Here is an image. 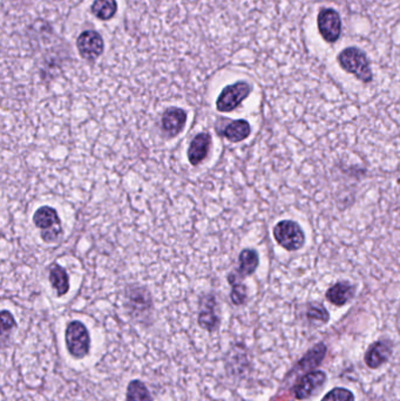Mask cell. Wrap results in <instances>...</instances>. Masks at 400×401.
<instances>
[{"label": "cell", "mask_w": 400, "mask_h": 401, "mask_svg": "<svg viewBox=\"0 0 400 401\" xmlns=\"http://www.w3.org/2000/svg\"><path fill=\"white\" fill-rule=\"evenodd\" d=\"M338 61L343 70L356 75L360 81L368 84L372 80V72L368 58L358 48H350L344 50L339 54Z\"/></svg>", "instance_id": "obj_1"}, {"label": "cell", "mask_w": 400, "mask_h": 401, "mask_svg": "<svg viewBox=\"0 0 400 401\" xmlns=\"http://www.w3.org/2000/svg\"><path fill=\"white\" fill-rule=\"evenodd\" d=\"M33 223L41 229V238L45 243H55L62 235V222L58 212L52 207H41L33 215Z\"/></svg>", "instance_id": "obj_2"}, {"label": "cell", "mask_w": 400, "mask_h": 401, "mask_svg": "<svg viewBox=\"0 0 400 401\" xmlns=\"http://www.w3.org/2000/svg\"><path fill=\"white\" fill-rule=\"evenodd\" d=\"M273 238L277 243L287 251H296L306 243V235L299 223L282 221L273 228Z\"/></svg>", "instance_id": "obj_3"}, {"label": "cell", "mask_w": 400, "mask_h": 401, "mask_svg": "<svg viewBox=\"0 0 400 401\" xmlns=\"http://www.w3.org/2000/svg\"><path fill=\"white\" fill-rule=\"evenodd\" d=\"M66 347L73 357L84 358L91 347V337L81 321H71L66 328Z\"/></svg>", "instance_id": "obj_4"}, {"label": "cell", "mask_w": 400, "mask_h": 401, "mask_svg": "<svg viewBox=\"0 0 400 401\" xmlns=\"http://www.w3.org/2000/svg\"><path fill=\"white\" fill-rule=\"evenodd\" d=\"M251 93L250 85L238 81L227 86L216 100V110L221 113H229L243 103Z\"/></svg>", "instance_id": "obj_5"}, {"label": "cell", "mask_w": 400, "mask_h": 401, "mask_svg": "<svg viewBox=\"0 0 400 401\" xmlns=\"http://www.w3.org/2000/svg\"><path fill=\"white\" fill-rule=\"evenodd\" d=\"M318 29L324 41L327 43L338 41L342 32V22L338 13L331 8L320 11L318 15Z\"/></svg>", "instance_id": "obj_6"}, {"label": "cell", "mask_w": 400, "mask_h": 401, "mask_svg": "<svg viewBox=\"0 0 400 401\" xmlns=\"http://www.w3.org/2000/svg\"><path fill=\"white\" fill-rule=\"evenodd\" d=\"M126 305L133 317L148 314L152 309V297L145 288L131 286L126 292Z\"/></svg>", "instance_id": "obj_7"}, {"label": "cell", "mask_w": 400, "mask_h": 401, "mask_svg": "<svg viewBox=\"0 0 400 401\" xmlns=\"http://www.w3.org/2000/svg\"><path fill=\"white\" fill-rule=\"evenodd\" d=\"M197 323L200 328L207 331H214L220 324L218 317L217 302L213 295H204L200 300V309H199V318Z\"/></svg>", "instance_id": "obj_8"}, {"label": "cell", "mask_w": 400, "mask_h": 401, "mask_svg": "<svg viewBox=\"0 0 400 401\" xmlns=\"http://www.w3.org/2000/svg\"><path fill=\"white\" fill-rule=\"evenodd\" d=\"M78 51L86 60H95L103 52V41L95 31H85L77 41Z\"/></svg>", "instance_id": "obj_9"}, {"label": "cell", "mask_w": 400, "mask_h": 401, "mask_svg": "<svg viewBox=\"0 0 400 401\" xmlns=\"http://www.w3.org/2000/svg\"><path fill=\"white\" fill-rule=\"evenodd\" d=\"M325 380H327V376L322 371L308 373L294 388L296 398L299 400H303V399L313 397V394L322 390Z\"/></svg>", "instance_id": "obj_10"}, {"label": "cell", "mask_w": 400, "mask_h": 401, "mask_svg": "<svg viewBox=\"0 0 400 401\" xmlns=\"http://www.w3.org/2000/svg\"><path fill=\"white\" fill-rule=\"evenodd\" d=\"M186 112L178 107L168 108L162 115V129L171 138L178 136L186 126Z\"/></svg>", "instance_id": "obj_11"}, {"label": "cell", "mask_w": 400, "mask_h": 401, "mask_svg": "<svg viewBox=\"0 0 400 401\" xmlns=\"http://www.w3.org/2000/svg\"><path fill=\"white\" fill-rule=\"evenodd\" d=\"M211 146V136L209 133L197 134L188 148V160L192 166H197L207 157Z\"/></svg>", "instance_id": "obj_12"}, {"label": "cell", "mask_w": 400, "mask_h": 401, "mask_svg": "<svg viewBox=\"0 0 400 401\" xmlns=\"http://www.w3.org/2000/svg\"><path fill=\"white\" fill-rule=\"evenodd\" d=\"M238 269H236V272L241 278H245L250 275L254 274L255 271L257 270L259 266V254L256 250L252 249H244L243 251L241 252L240 257H238Z\"/></svg>", "instance_id": "obj_13"}, {"label": "cell", "mask_w": 400, "mask_h": 401, "mask_svg": "<svg viewBox=\"0 0 400 401\" xmlns=\"http://www.w3.org/2000/svg\"><path fill=\"white\" fill-rule=\"evenodd\" d=\"M390 354H391V347L389 344L385 342H377L370 347V350L365 356V363L368 364L369 367L377 369L380 365L387 361Z\"/></svg>", "instance_id": "obj_14"}, {"label": "cell", "mask_w": 400, "mask_h": 401, "mask_svg": "<svg viewBox=\"0 0 400 401\" xmlns=\"http://www.w3.org/2000/svg\"><path fill=\"white\" fill-rule=\"evenodd\" d=\"M353 293H355V290H353L352 285L343 282V283H337L327 290V298L329 302H331L337 307H343L349 302L350 299H352Z\"/></svg>", "instance_id": "obj_15"}, {"label": "cell", "mask_w": 400, "mask_h": 401, "mask_svg": "<svg viewBox=\"0 0 400 401\" xmlns=\"http://www.w3.org/2000/svg\"><path fill=\"white\" fill-rule=\"evenodd\" d=\"M251 128L249 122L245 120H236L230 122L224 131H222V136L230 143H241L247 139L250 136Z\"/></svg>", "instance_id": "obj_16"}, {"label": "cell", "mask_w": 400, "mask_h": 401, "mask_svg": "<svg viewBox=\"0 0 400 401\" xmlns=\"http://www.w3.org/2000/svg\"><path fill=\"white\" fill-rule=\"evenodd\" d=\"M50 283L57 291L58 297L66 295L69 290V277L65 269L59 264H53L50 269Z\"/></svg>", "instance_id": "obj_17"}, {"label": "cell", "mask_w": 400, "mask_h": 401, "mask_svg": "<svg viewBox=\"0 0 400 401\" xmlns=\"http://www.w3.org/2000/svg\"><path fill=\"white\" fill-rule=\"evenodd\" d=\"M228 283L231 286V292H230V299L235 305H242V304L247 302L248 293L247 286L243 284V278H241L235 271H231L228 275Z\"/></svg>", "instance_id": "obj_18"}, {"label": "cell", "mask_w": 400, "mask_h": 401, "mask_svg": "<svg viewBox=\"0 0 400 401\" xmlns=\"http://www.w3.org/2000/svg\"><path fill=\"white\" fill-rule=\"evenodd\" d=\"M117 5L115 0H95L92 5V12L97 18L109 20L113 18L117 12Z\"/></svg>", "instance_id": "obj_19"}, {"label": "cell", "mask_w": 400, "mask_h": 401, "mask_svg": "<svg viewBox=\"0 0 400 401\" xmlns=\"http://www.w3.org/2000/svg\"><path fill=\"white\" fill-rule=\"evenodd\" d=\"M126 401H153V398L145 384L134 380L128 385Z\"/></svg>", "instance_id": "obj_20"}, {"label": "cell", "mask_w": 400, "mask_h": 401, "mask_svg": "<svg viewBox=\"0 0 400 401\" xmlns=\"http://www.w3.org/2000/svg\"><path fill=\"white\" fill-rule=\"evenodd\" d=\"M327 352V347L323 344H318L317 347H313L306 354V357L299 361V367L302 370L313 369L315 366L320 364L323 360L324 356Z\"/></svg>", "instance_id": "obj_21"}, {"label": "cell", "mask_w": 400, "mask_h": 401, "mask_svg": "<svg viewBox=\"0 0 400 401\" xmlns=\"http://www.w3.org/2000/svg\"><path fill=\"white\" fill-rule=\"evenodd\" d=\"M322 401H355V397L349 390L338 387L330 391Z\"/></svg>", "instance_id": "obj_22"}, {"label": "cell", "mask_w": 400, "mask_h": 401, "mask_svg": "<svg viewBox=\"0 0 400 401\" xmlns=\"http://www.w3.org/2000/svg\"><path fill=\"white\" fill-rule=\"evenodd\" d=\"M308 318L311 321H320L322 323H327L329 321V314L325 310V307L320 305H315L308 310Z\"/></svg>", "instance_id": "obj_23"}, {"label": "cell", "mask_w": 400, "mask_h": 401, "mask_svg": "<svg viewBox=\"0 0 400 401\" xmlns=\"http://www.w3.org/2000/svg\"><path fill=\"white\" fill-rule=\"evenodd\" d=\"M1 324H3V335L15 326V318L8 311L4 310L1 312Z\"/></svg>", "instance_id": "obj_24"}]
</instances>
